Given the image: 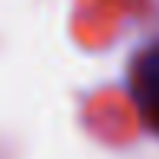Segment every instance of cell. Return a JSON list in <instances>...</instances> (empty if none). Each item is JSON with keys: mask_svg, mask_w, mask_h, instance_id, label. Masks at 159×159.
I'll list each match as a JSON object with an SVG mask.
<instances>
[{"mask_svg": "<svg viewBox=\"0 0 159 159\" xmlns=\"http://www.w3.org/2000/svg\"><path fill=\"white\" fill-rule=\"evenodd\" d=\"M133 91L143 111L159 124V46L140 55V62L133 68Z\"/></svg>", "mask_w": 159, "mask_h": 159, "instance_id": "6da1fadb", "label": "cell"}]
</instances>
